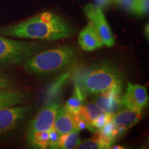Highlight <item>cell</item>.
<instances>
[{
  "instance_id": "obj_1",
  "label": "cell",
  "mask_w": 149,
  "mask_h": 149,
  "mask_svg": "<svg viewBox=\"0 0 149 149\" xmlns=\"http://www.w3.org/2000/svg\"><path fill=\"white\" fill-rule=\"evenodd\" d=\"M73 29L62 17L51 12H44L19 23L0 28V34L18 38L55 40L67 38Z\"/></svg>"
},
{
  "instance_id": "obj_2",
  "label": "cell",
  "mask_w": 149,
  "mask_h": 149,
  "mask_svg": "<svg viewBox=\"0 0 149 149\" xmlns=\"http://www.w3.org/2000/svg\"><path fill=\"white\" fill-rule=\"evenodd\" d=\"M76 57L75 49L61 46L35 54L24 62V67L27 71L38 75L53 74L69 67Z\"/></svg>"
},
{
  "instance_id": "obj_3",
  "label": "cell",
  "mask_w": 149,
  "mask_h": 149,
  "mask_svg": "<svg viewBox=\"0 0 149 149\" xmlns=\"http://www.w3.org/2000/svg\"><path fill=\"white\" fill-rule=\"evenodd\" d=\"M122 76L120 70L109 64L93 66L84 74L77 84L86 94L100 95L113 90H121Z\"/></svg>"
},
{
  "instance_id": "obj_4",
  "label": "cell",
  "mask_w": 149,
  "mask_h": 149,
  "mask_svg": "<svg viewBox=\"0 0 149 149\" xmlns=\"http://www.w3.org/2000/svg\"><path fill=\"white\" fill-rule=\"evenodd\" d=\"M44 48V46L39 43L0 37V66L25 62Z\"/></svg>"
},
{
  "instance_id": "obj_5",
  "label": "cell",
  "mask_w": 149,
  "mask_h": 149,
  "mask_svg": "<svg viewBox=\"0 0 149 149\" xmlns=\"http://www.w3.org/2000/svg\"><path fill=\"white\" fill-rule=\"evenodd\" d=\"M64 79H61L58 84L53 87L51 91L53 97H50L45 105L30 122L28 126L27 134L34 132L49 131L53 128L57 109L61 105L59 103V95L57 96V93Z\"/></svg>"
},
{
  "instance_id": "obj_6",
  "label": "cell",
  "mask_w": 149,
  "mask_h": 149,
  "mask_svg": "<svg viewBox=\"0 0 149 149\" xmlns=\"http://www.w3.org/2000/svg\"><path fill=\"white\" fill-rule=\"evenodd\" d=\"M84 12L90 22H92L101 37L104 44L107 47L115 45V39L109 23L102 12V9L95 5L88 3L84 7Z\"/></svg>"
},
{
  "instance_id": "obj_7",
  "label": "cell",
  "mask_w": 149,
  "mask_h": 149,
  "mask_svg": "<svg viewBox=\"0 0 149 149\" xmlns=\"http://www.w3.org/2000/svg\"><path fill=\"white\" fill-rule=\"evenodd\" d=\"M29 106H11L0 109V133L9 131L24 119L29 113Z\"/></svg>"
},
{
  "instance_id": "obj_8",
  "label": "cell",
  "mask_w": 149,
  "mask_h": 149,
  "mask_svg": "<svg viewBox=\"0 0 149 149\" xmlns=\"http://www.w3.org/2000/svg\"><path fill=\"white\" fill-rule=\"evenodd\" d=\"M147 89L139 84L128 83L126 93L122 99V104L126 109L142 111L148 103Z\"/></svg>"
},
{
  "instance_id": "obj_9",
  "label": "cell",
  "mask_w": 149,
  "mask_h": 149,
  "mask_svg": "<svg viewBox=\"0 0 149 149\" xmlns=\"http://www.w3.org/2000/svg\"><path fill=\"white\" fill-rule=\"evenodd\" d=\"M142 111L126 109L112 115L111 122L117 126L119 134L122 135L126 130L135 125L141 119Z\"/></svg>"
},
{
  "instance_id": "obj_10",
  "label": "cell",
  "mask_w": 149,
  "mask_h": 149,
  "mask_svg": "<svg viewBox=\"0 0 149 149\" xmlns=\"http://www.w3.org/2000/svg\"><path fill=\"white\" fill-rule=\"evenodd\" d=\"M78 42L79 46L84 51H95L104 45L101 37L91 22L80 32Z\"/></svg>"
},
{
  "instance_id": "obj_11",
  "label": "cell",
  "mask_w": 149,
  "mask_h": 149,
  "mask_svg": "<svg viewBox=\"0 0 149 149\" xmlns=\"http://www.w3.org/2000/svg\"><path fill=\"white\" fill-rule=\"evenodd\" d=\"M53 128L59 134L64 135L70 132L77 130V115L72 114L65 109L64 106L60 105L56 114Z\"/></svg>"
},
{
  "instance_id": "obj_12",
  "label": "cell",
  "mask_w": 149,
  "mask_h": 149,
  "mask_svg": "<svg viewBox=\"0 0 149 149\" xmlns=\"http://www.w3.org/2000/svg\"><path fill=\"white\" fill-rule=\"evenodd\" d=\"M121 90H113L100 94L95 100V104L103 112L113 115L120 111L123 104L120 97Z\"/></svg>"
},
{
  "instance_id": "obj_13",
  "label": "cell",
  "mask_w": 149,
  "mask_h": 149,
  "mask_svg": "<svg viewBox=\"0 0 149 149\" xmlns=\"http://www.w3.org/2000/svg\"><path fill=\"white\" fill-rule=\"evenodd\" d=\"M27 95L20 91L2 89L0 90V109L15 106L26 100Z\"/></svg>"
},
{
  "instance_id": "obj_14",
  "label": "cell",
  "mask_w": 149,
  "mask_h": 149,
  "mask_svg": "<svg viewBox=\"0 0 149 149\" xmlns=\"http://www.w3.org/2000/svg\"><path fill=\"white\" fill-rule=\"evenodd\" d=\"M104 113L95 103L93 102H84L80 109L78 116L81 118L86 124V128L93 131L91 124L96 120L97 117Z\"/></svg>"
},
{
  "instance_id": "obj_15",
  "label": "cell",
  "mask_w": 149,
  "mask_h": 149,
  "mask_svg": "<svg viewBox=\"0 0 149 149\" xmlns=\"http://www.w3.org/2000/svg\"><path fill=\"white\" fill-rule=\"evenodd\" d=\"M115 140L106 137L97 130L95 135L92 138L80 142L76 148L78 149H101L110 148Z\"/></svg>"
},
{
  "instance_id": "obj_16",
  "label": "cell",
  "mask_w": 149,
  "mask_h": 149,
  "mask_svg": "<svg viewBox=\"0 0 149 149\" xmlns=\"http://www.w3.org/2000/svg\"><path fill=\"white\" fill-rule=\"evenodd\" d=\"M84 101V95L80 90L79 86L76 84L72 96L68 99L64 107L67 111L71 113L72 114L77 115L80 109L82 107Z\"/></svg>"
},
{
  "instance_id": "obj_17",
  "label": "cell",
  "mask_w": 149,
  "mask_h": 149,
  "mask_svg": "<svg viewBox=\"0 0 149 149\" xmlns=\"http://www.w3.org/2000/svg\"><path fill=\"white\" fill-rule=\"evenodd\" d=\"M29 146L35 148H47L49 146V131H40L27 134Z\"/></svg>"
},
{
  "instance_id": "obj_18",
  "label": "cell",
  "mask_w": 149,
  "mask_h": 149,
  "mask_svg": "<svg viewBox=\"0 0 149 149\" xmlns=\"http://www.w3.org/2000/svg\"><path fill=\"white\" fill-rule=\"evenodd\" d=\"M79 137V131L74 130L66 135H61L57 148L72 149L76 148L81 142Z\"/></svg>"
},
{
  "instance_id": "obj_19",
  "label": "cell",
  "mask_w": 149,
  "mask_h": 149,
  "mask_svg": "<svg viewBox=\"0 0 149 149\" xmlns=\"http://www.w3.org/2000/svg\"><path fill=\"white\" fill-rule=\"evenodd\" d=\"M112 115L108 114V113H103L102 115L97 117V119L91 124L93 132H96L97 130L100 129L105 126L107 123L111 121Z\"/></svg>"
},
{
  "instance_id": "obj_20",
  "label": "cell",
  "mask_w": 149,
  "mask_h": 149,
  "mask_svg": "<svg viewBox=\"0 0 149 149\" xmlns=\"http://www.w3.org/2000/svg\"><path fill=\"white\" fill-rule=\"evenodd\" d=\"M148 9L149 0H136L132 12L137 15L143 16L148 14Z\"/></svg>"
},
{
  "instance_id": "obj_21",
  "label": "cell",
  "mask_w": 149,
  "mask_h": 149,
  "mask_svg": "<svg viewBox=\"0 0 149 149\" xmlns=\"http://www.w3.org/2000/svg\"><path fill=\"white\" fill-rule=\"evenodd\" d=\"M60 135L53 128L49 130V146L48 148H57L58 146Z\"/></svg>"
},
{
  "instance_id": "obj_22",
  "label": "cell",
  "mask_w": 149,
  "mask_h": 149,
  "mask_svg": "<svg viewBox=\"0 0 149 149\" xmlns=\"http://www.w3.org/2000/svg\"><path fill=\"white\" fill-rule=\"evenodd\" d=\"M12 84V79L8 74L0 72V90L9 89Z\"/></svg>"
},
{
  "instance_id": "obj_23",
  "label": "cell",
  "mask_w": 149,
  "mask_h": 149,
  "mask_svg": "<svg viewBox=\"0 0 149 149\" xmlns=\"http://www.w3.org/2000/svg\"><path fill=\"white\" fill-rule=\"evenodd\" d=\"M113 1H115L122 8L129 11H132L136 2V0H113Z\"/></svg>"
},
{
  "instance_id": "obj_24",
  "label": "cell",
  "mask_w": 149,
  "mask_h": 149,
  "mask_svg": "<svg viewBox=\"0 0 149 149\" xmlns=\"http://www.w3.org/2000/svg\"><path fill=\"white\" fill-rule=\"evenodd\" d=\"M113 1V0H94L95 5L100 7L101 9L107 8Z\"/></svg>"
},
{
  "instance_id": "obj_25",
  "label": "cell",
  "mask_w": 149,
  "mask_h": 149,
  "mask_svg": "<svg viewBox=\"0 0 149 149\" xmlns=\"http://www.w3.org/2000/svg\"><path fill=\"white\" fill-rule=\"evenodd\" d=\"M144 33H145V35L147 37V39H148V36H149V33H148V24H147L146 25V26L144 28Z\"/></svg>"
},
{
  "instance_id": "obj_26",
  "label": "cell",
  "mask_w": 149,
  "mask_h": 149,
  "mask_svg": "<svg viewBox=\"0 0 149 149\" xmlns=\"http://www.w3.org/2000/svg\"><path fill=\"white\" fill-rule=\"evenodd\" d=\"M110 148H114V149H116V148H119V149H124V147L123 146H114L113 147H111Z\"/></svg>"
}]
</instances>
